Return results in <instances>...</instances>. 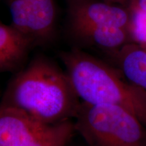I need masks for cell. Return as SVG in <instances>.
Returning <instances> with one entry per match:
<instances>
[{
  "label": "cell",
  "mask_w": 146,
  "mask_h": 146,
  "mask_svg": "<svg viewBox=\"0 0 146 146\" xmlns=\"http://www.w3.org/2000/svg\"><path fill=\"white\" fill-rule=\"evenodd\" d=\"M66 25L112 26L129 29L130 10L102 0H65Z\"/></svg>",
  "instance_id": "8992f818"
},
{
  "label": "cell",
  "mask_w": 146,
  "mask_h": 146,
  "mask_svg": "<svg viewBox=\"0 0 146 146\" xmlns=\"http://www.w3.org/2000/svg\"><path fill=\"white\" fill-rule=\"evenodd\" d=\"M129 8L130 22L128 31L131 43L146 50V10L133 5Z\"/></svg>",
  "instance_id": "30bf717a"
},
{
  "label": "cell",
  "mask_w": 146,
  "mask_h": 146,
  "mask_svg": "<svg viewBox=\"0 0 146 146\" xmlns=\"http://www.w3.org/2000/svg\"><path fill=\"white\" fill-rule=\"evenodd\" d=\"M66 32L72 47L81 50L92 47L107 55L131 43L127 29L117 27L66 25Z\"/></svg>",
  "instance_id": "52a82bcc"
},
{
  "label": "cell",
  "mask_w": 146,
  "mask_h": 146,
  "mask_svg": "<svg viewBox=\"0 0 146 146\" xmlns=\"http://www.w3.org/2000/svg\"><path fill=\"white\" fill-rule=\"evenodd\" d=\"M110 64L124 78L146 94V50L133 43L108 55Z\"/></svg>",
  "instance_id": "9c48e42d"
},
{
  "label": "cell",
  "mask_w": 146,
  "mask_h": 146,
  "mask_svg": "<svg viewBox=\"0 0 146 146\" xmlns=\"http://www.w3.org/2000/svg\"><path fill=\"white\" fill-rule=\"evenodd\" d=\"M80 105L65 70L43 55L14 73L0 100V107L51 125L74 119Z\"/></svg>",
  "instance_id": "6da1fadb"
},
{
  "label": "cell",
  "mask_w": 146,
  "mask_h": 146,
  "mask_svg": "<svg viewBox=\"0 0 146 146\" xmlns=\"http://www.w3.org/2000/svg\"><path fill=\"white\" fill-rule=\"evenodd\" d=\"M59 57L81 102L121 106L146 126V94L127 81L114 66L75 47L61 52Z\"/></svg>",
  "instance_id": "7a4b0ae2"
},
{
  "label": "cell",
  "mask_w": 146,
  "mask_h": 146,
  "mask_svg": "<svg viewBox=\"0 0 146 146\" xmlns=\"http://www.w3.org/2000/svg\"><path fill=\"white\" fill-rule=\"evenodd\" d=\"M66 146H75V145H70V144H68V145H66Z\"/></svg>",
  "instance_id": "4fadbf2b"
},
{
  "label": "cell",
  "mask_w": 146,
  "mask_h": 146,
  "mask_svg": "<svg viewBox=\"0 0 146 146\" xmlns=\"http://www.w3.org/2000/svg\"><path fill=\"white\" fill-rule=\"evenodd\" d=\"M32 41L12 25L0 22V73L16 72L26 65Z\"/></svg>",
  "instance_id": "ba28073f"
},
{
  "label": "cell",
  "mask_w": 146,
  "mask_h": 146,
  "mask_svg": "<svg viewBox=\"0 0 146 146\" xmlns=\"http://www.w3.org/2000/svg\"><path fill=\"white\" fill-rule=\"evenodd\" d=\"M132 5L141 10H146V0H133Z\"/></svg>",
  "instance_id": "7c38bea8"
},
{
  "label": "cell",
  "mask_w": 146,
  "mask_h": 146,
  "mask_svg": "<svg viewBox=\"0 0 146 146\" xmlns=\"http://www.w3.org/2000/svg\"><path fill=\"white\" fill-rule=\"evenodd\" d=\"M75 133L72 120L51 125L0 107V146H66Z\"/></svg>",
  "instance_id": "277c9868"
},
{
  "label": "cell",
  "mask_w": 146,
  "mask_h": 146,
  "mask_svg": "<svg viewBox=\"0 0 146 146\" xmlns=\"http://www.w3.org/2000/svg\"><path fill=\"white\" fill-rule=\"evenodd\" d=\"M12 24L34 47L52 43L57 32L56 0H5Z\"/></svg>",
  "instance_id": "5b68a950"
},
{
  "label": "cell",
  "mask_w": 146,
  "mask_h": 146,
  "mask_svg": "<svg viewBox=\"0 0 146 146\" xmlns=\"http://www.w3.org/2000/svg\"><path fill=\"white\" fill-rule=\"evenodd\" d=\"M74 120L88 146H146V126L121 106L81 102Z\"/></svg>",
  "instance_id": "3957f363"
},
{
  "label": "cell",
  "mask_w": 146,
  "mask_h": 146,
  "mask_svg": "<svg viewBox=\"0 0 146 146\" xmlns=\"http://www.w3.org/2000/svg\"><path fill=\"white\" fill-rule=\"evenodd\" d=\"M0 100H1V98H0Z\"/></svg>",
  "instance_id": "5bb4252c"
},
{
  "label": "cell",
  "mask_w": 146,
  "mask_h": 146,
  "mask_svg": "<svg viewBox=\"0 0 146 146\" xmlns=\"http://www.w3.org/2000/svg\"></svg>",
  "instance_id": "9a60e30c"
},
{
  "label": "cell",
  "mask_w": 146,
  "mask_h": 146,
  "mask_svg": "<svg viewBox=\"0 0 146 146\" xmlns=\"http://www.w3.org/2000/svg\"><path fill=\"white\" fill-rule=\"evenodd\" d=\"M102 1L110 3H112V4L129 8L133 0H102Z\"/></svg>",
  "instance_id": "8fae6325"
}]
</instances>
